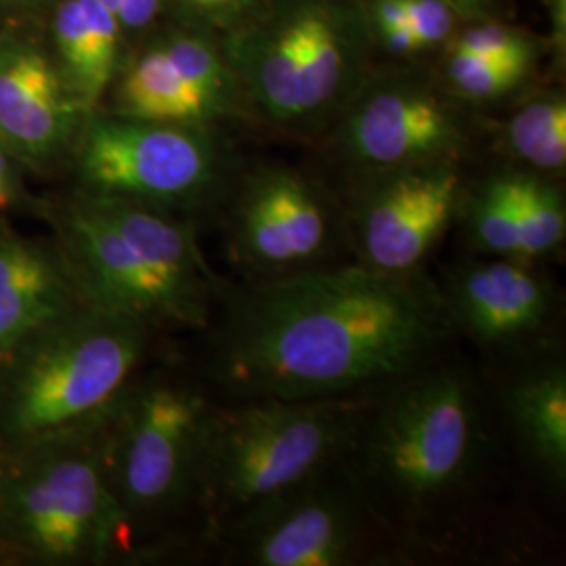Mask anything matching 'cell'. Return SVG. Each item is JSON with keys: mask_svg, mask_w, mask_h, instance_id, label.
Masks as SVG:
<instances>
[{"mask_svg": "<svg viewBox=\"0 0 566 566\" xmlns=\"http://www.w3.org/2000/svg\"><path fill=\"white\" fill-rule=\"evenodd\" d=\"M355 397L235 401L208 411L196 493L219 528L346 458L364 420Z\"/></svg>", "mask_w": 566, "mask_h": 566, "instance_id": "cell-4", "label": "cell"}, {"mask_svg": "<svg viewBox=\"0 0 566 566\" xmlns=\"http://www.w3.org/2000/svg\"><path fill=\"white\" fill-rule=\"evenodd\" d=\"M446 74L449 86L460 97L468 102H493L514 91L528 72L502 61L451 51Z\"/></svg>", "mask_w": 566, "mask_h": 566, "instance_id": "cell-23", "label": "cell"}, {"mask_svg": "<svg viewBox=\"0 0 566 566\" xmlns=\"http://www.w3.org/2000/svg\"><path fill=\"white\" fill-rule=\"evenodd\" d=\"M163 0H120L116 18L124 32H135L147 28L158 18Z\"/></svg>", "mask_w": 566, "mask_h": 566, "instance_id": "cell-26", "label": "cell"}, {"mask_svg": "<svg viewBox=\"0 0 566 566\" xmlns=\"http://www.w3.org/2000/svg\"><path fill=\"white\" fill-rule=\"evenodd\" d=\"M82 303L60 248L0 229V371L39 332Z\"/></svg>", "mask_w": 566, "mask_h": 566, "instance_id": "cell-15", "label": "cell"}, {"mask_svg": "<svg viewBox=\"0 0 566 566\" xmlns=\"http://www.w3.org/2000/svg\"><path fill=\"white\" fill-rule=\"evenodd\" d=\"M365 18L371 32L392 25L411 28L426 51L455 34L462 13L447 0H371Z\"/></svg>", "mask_w": 566, "mask_h": 566, "instance_id": "cell-22", "label": "cell"}, {"mask_svg": "<svg viewBox=\"0 0 566 566\" xmlns=\"http://www.w3.org/2000/svg\"><path fill=\"white\" fill-rule=\"evenodd\" d=\"M443 301L451 324L486 346H510L535 336L554 306L549 283L533 261L518 256L465 264L451 277Z\"/></svg>", "mask_w": 566, "mask_h": 566, "instance_id": "cell-14", "label": "cell"}, {"mask_svg": "<svg viewBox=\"0 0 566 566\" xmlns=\"http://www.w3.org/2000/svg\"><path fill=\"white\" fill-rule=\"evenodd\" d=\"M507 420L526 458L554 489L566 483V371L544 364L518 376L506 390Z\"/></svg>", "mask_w": 566, "mask_h": 566, "instance_id": "cell-18", "label": "cell"}, {"mask_svg": "<svg viewBox=\"0 0 566 566\" xmlns=\"http://www.w3.org/2000/svg\"><path fill=\"white\" fill-rule=\"evenodd\" d=\"M382 175L355 219L357 263L390 275H413L458 214L462 175L453 160Z\"/></svg>", "mask_w": 566, "mask_h": 566, "instance_id": "cell-11", "label": "cell"}, {"mask_svg": "<svg viewBox=\"0 0 566 566\" xmlns=\"http://www.w3.org/2000/svg\"><path fill=\"white\" fill-rule=\"evenodd\" d=\"M42 2H44V7H46V9H49V7H51V4H53V2H55V0H42Z\"/></svg>", "mask_w": 566, "mask_h": 566, "instance_id": "cell-32", "label": "cell"}, {"mask_svg": "<svg viewBox=\"0 0 566 566\" xmlns=\"http://www.w3.org/2000/svg\"><path fill=\"white\" fill-rule=\"evenodd\" d=\"M374 523L380 525L343 458L221 531L243 565L346 566L367 556Z\"/></svg>", "mask_w": 566, "mask_h": 566, "instance_id": "cell-9", "label": "cell"}, {"mask_svg": "<svg viewBox=\"0 0 566 566\" xmlns=\"http://www.w3.org/2000/svg\"><path fill=\"white\" fill-rule=\"evenodd\" d=\"M88 112L44 42L23 28L0 32V143L21 168L46 170L72 156Z\"/></svg>", "mask_w": 566, "mask_h": 566, "instance_id": "cell-12", "label": "cell"}, {"mask_svg": "<svg viewBox=\"0 0 566 566\" xmlns=\"http://www.w3.org/2000/svg\"><path fill=\"white\" fill-rule=\"evenodd\" d=\"M449 324L416 273L325 264L254 280L224 294L214 376L235 401L355 397L420 369Z\"/></svg>", "mask_w": 566, "mask_h": 566, "instance_id": "cell-1", "label": "cell"}, {"mask_svg": "<svg viewBox=\"0 0 566 566\" xmlns=\"http://www.w3.org/2000/svg\"><path fill=\"white\" fill-rule=\"evenodd\" d=\"M105 9H109L114 15H116V11H118V4H120V0H99Z\"/></svg>", "mask_w": 566, "mask_h": 566, "instance_id": "cell-31", "label": "cell"}, {"mask_svg": "<svg viewBox=\"0 0 566 566\" xmlns=\"http://www.w3.org/2000/svg\"><path fill=\"white\" fill-rule=\"evenodd\" d=\"M507 187L518 223L521 256L535 261L563 245L566 206L560 189L539 175L526 172H507Z\"/></svg>", "mask_w": 566, "mask_h": 566, "instance_id": "cell-19", "label": "cell"}, {"mask_svg": "<svg viewBox=\"0 0 566 566\" xmlns=\"http://www.w3.org/2000/svg\"><path fill=\"white\" fill-rule=\"evenodd\" d=\"M447 2L453 4L462 13V18H483L495 4V0H447Z\"/></svg>", "mask_w": 566, "mask_h": 566, "instance_id": "cell-29", "label": "cell"}, {"mask_svg": "<svg viewBox=\"0 0 566 566\" xmlns=\"http://www.w3.org/2000/svg\"><path fill=\"white\" fill-rule=\"evenodd\" d=\"M20 164L0 143V210H9L21 200Z\"/></svg>", "mask_w": 566, "mask_h": 566, "instance_id": "cell-27", "label": "cell"}, {"mask_svg": "<svg viewBox=\"0 0 566 566\" xmlns=\"http://www.w3.org/2000/svg\"><path fill=\"white\" fill-rule=\"evenodd\" d=\"M364 34L365 13L348 0H290L242 30L227 61L269 120L308 130L348 102Z\"/></svg>", "mask_w": 566, "mask_h": 566, "instance_id": "cell-6", "label": "cell"}, {"mask_svg": "<svg viewBox=\"0 0 566 566\" xmlns=\"http://www.w3.org/2000/svg\"><path fill=\"white\" fill-rule=\"evenodd\" d=\"M451 51L470 53L485 60L502 61L507 65L521 67L525 72L531 70L535 60V44L526 34L495 21H485V23L465 28L464 32L455 36Z\"/></svg>", "mask_w": 566, "mask_h": 566, "instance_id": "cell-24", "label": "cell"}, {"mask_svg": "<svg viewBox=\"0 0 566 566\" xmlns=\"http://www.w3.org/2000/svg\"><path fill=\"white\" fill-rule=\"evenodd\" d=\"M51 13V55L82 107L99 109L122 67V25L99 0H55Z\"/></svg>", "mask_w": 566, "mask_h": 566, "instance_id": "cell-16", "label": "cell"}, {"mask_svg": "<svg viewBox=\"0 0 566 566\" xmlns=\"http://www.w3.org/2000/svg\"><path fill=\"white\" fill-rule=\"evenodd\" d=\"M346 156L376 172L449 163L464 145L455 112L416 82L367 88L346 107L340 130Z\"/></svg>", "mask_w": 566, "mask_h": 566, "instance_id": "cell-13", "label": "cell"}, {"mask_svg": "<svg viewBox=\"0 0 566 566\" xmlns=\"http://www.w3.org/2000/svg\"><path fill=\"white\" fill-rule=\"evenodd\" d=\"M549 2V13L554 20V32L565 36V0H547Z\"/></svg>", "mask_w": 566, "mask_h": 566, "instance_id": "cell-30", "label": "cell"}, {"mask_svg": "<svg viewBox=\"0 0 566 566\" xmlns=\"http://www.w3.org/2000/svg\"><path fill=\"white\" fill-rule=\"evenodd\" d=\"M112 86H116L112 114L128 118L208 128L231 112L191 81L160 42L120 67Z\"/></svg>", "mask_w": 566, "mask_h": 566, "instance_id": "cell-17", "label": "cell"}, {"mask_svg": "<svg viewBox=\"0 0 566 566\" xmlns=\"http://www.w3.org/2000/svg\"><path fill=\"white\" fill-rule=\"evenodd\" d=\"M259 0H179L182 11L203 23L233 25L256 9Z\"/></svg>", "mask_w": 566, "mask_h": 566, "instance_id": "cell-25", "label": "cell"}, {"mask_svg": "<svg viewBox=\"0 0 566 566\" xmlns=\"http://www.w3.org/2000/svg\"><path fill=\"white\" fill-rule=\"evenodd\" d=\"M465 231L472 248L481 254L523 259L507 175L489 179L470 200L465 212Z\"/></svg>", "mask_w": 566, "mask_h": 566, "instance_id": "cell-21", "label": "cell"}, {"mask_svg": "<svg viewBox=\"0 0 566 566\" xmlns=\"http://www.w3.org/2000/svg\"><path fill=\"white\" fill-rule=\"evenodd\" d=\"M72 158L81 189L164 210L198 202L219 172L217 149L206 128L102 109L86 116Z\"/></svg>", "mask_w": 566, "mask_h": 566, "instance_id": "cell-8", "label": "cell"}, {"mask_svg": "<svg viewBox=\"0 0 566 566\" xmlns=\"http://www.w3.org/2000/svg\"><path fill=\"white\" fill-rule=\"evenodd\" d=\"M2 465H4V462H2V460H0V474H2Z\"/></svg>", "mask_w": 566, "mask_h": 566, "instance_id": "cell-33", "label": "cell"}, {"mask_svg": "<svg viewBox=\"0 0 566 566\" xmlns=\"http://www.w3.org/2000/svg\"><path fill=\"white\" fill-rule=\"evenodd\" d=\"M107 420L13 451L0 474V544L51 565L107 556L126 521L107 465Z\"/></svg>", "mask_w": 566, "mask_h": 566, "instance_id": "cell-5", "label": "cell"}, {"mask_svg": "<svg viewBox=\"0 0 566 566\" xmlns=\"http://www.w3.org/2000/svg\"><path fill=\"white\" fill-rule=\"evenodd\" d=\"M44 7L42 0H0V15H9V18H25V15H34Z\"/></svg>", "mask_w": 566, "mask_h": 566, "instance_id": "cell-28", "label": "cell"}, {"mask_svg": "<svg viewBox=\"0 0 566 566\" xmlns=\"http://www.w3.org/2000/svg\"><path fill=\"white\" fill-rule=\"evenodd\" d=\"M340 240L324 193L290 168H264L235 203L231 254L256 280L294 275L327 264Z\"/></svg>", "mask_w": 566, "mask_h": 566, "instance_id": "cell-10", "label": "cell"}, {"mask_svg": "<svg viewBox=\"0 0 566 566\" xmlns=\"http://www.w3.org/2000/svg\"><path fill=\"white\" fill-rule=\"evenodd\" d=\"M395 385L371 418L365 411L346 464L380 525L407 533L424 528L464 489L483 432L462 374L420 367Z\"/></svg>", "mask_w": 566, "mask_h": 566, "instance_id": "cell-2", "label": "cell"}, {"mask_svg": "<svg viewBox=\"0 0 566 566\" xmlns=\"http://www.w3.org/2000/svg\"><path fill=\"white\" fill-rule=\"evenodd\" d=\"M210 407L191 388L147 382L126 388L107 420V465L126 525L196 493Z\"/></svg>", "mask_w": 566, "mask_h": 566, "instance_id": "cell-7", "label": "cell"}, {"mask_svg": "<svg viewBox=\"0 0 566 566\" xmlns=\"http://www.w3.org/2000/svg\"><path fill=\"white\" fill-rule=\"evenodd\" d=\"M147 325L78 303L0 371V439L13 451L99 424L130 386Z\"/></svg>", "mask_w": 566, "mask_h": 566, "instance_id": "cell-3", "label": "cell"}, {"mask_svg": "<svg viewBox=\"0 0 566 566\" xmlns=\"http://www.w3.org/2000/svg\"><path fill=\"white\" fill-rule=\"evenodd\" d=\"M510 151L523 163L558 172L566 164V102L563 95H544L523 105L506 126Z\"/></svg>", "mask_w": 566, "mask_h": 566, "instance_id": "cell-20", "label": "cell"}]
</instances>
